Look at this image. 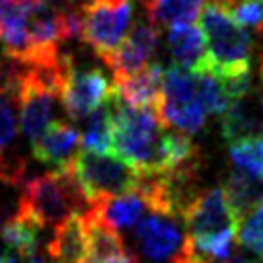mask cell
<instances>
[{"instance_id": "cell-1", "label": "cell", "mask_w": 263, "mask_h": 263, "mask_svg": "<svg viewBox=\"0 0 263 263\" xmlns=\"http://www.w3.org/2000/svg\"><path fill=\"white\" fill-rule=\"evenodd\" d=\"M111 152L119 160L127 162L140 175L162 173V140L164 123L158 113L144 107H132L123 103L111 86Z\"/></svg>"}, {"instance_id": "cell-2", "label": "cell", "mask_w": 263, "mask_h": 263, "mask_svg": "<svg viewBox=\"0 0 263 263\" xmlns=\"http://www.w3.org/2000/svg\"><path fill=\"white\" fill-rule=\"evenodd\" d=\"M187 236L185 245L205 261H224L230 257L238 230V218L232 212L224 187L201 191L183 214Z\"/></svg>"}, {"instance_id": "cell-3", "label": "cell", "mask_w": 263, "mask_h": 263, "mask_svg": "<svg viewBox=\"0 0 263 263\" xmlns=\"http://www.w3.org/2000/svg\"><path fill=\"white\" fill-rule=\"evenodd\" d=\"M199 18L208 51V70L220 78L249 74L251 37L247 29L234 21L230 6L208 0Z\"/></svg>"}, {"instance_id": "cell-4", "label": "cell", "mask_w": 263, "mask_h": 263, "mask_svg": "<svg viewBox=\"0 0 263 263\" xmlns=\"http://www.w3.org/2000/svg\"><path fill=\"white\" fill-rule=\"evenodd\" d=\"M18 189V214L31 218L41 228L60 224L74 214L78 205L86 203L66 168H55L25 179Z\"/></svg>"}, {"instance_id": "cell-5", "label": "cell", "mask_w": 263, "mask_h": 263, "mask_svg": "<svg viewBox=\"0 0 263 263\" xmlns=\"http://www.w3.org/2000/svg\"><path fill=\"white\" fill-rule=\"evenodd\" d=\"M64 168L72 175L88 205L105 197L136 191L142 183V175L136 168L107 152L80 150Z\"/></svg>"}, {"instance_id": "cell-6", "label": "cell", "mask_w": 263, "mask_h": 263, "mask_svg": "<svg viewBox=\"0 0 263 263\" xmlns=\"http://www.w3.org/2000/svg\"><path fill=\"white\" fill-rule=\"evenodd\" d=\"M136 0H88L80 6V39L103 60L127 35Z\"/></svg>"}, {"instance_id": "cell-7", "label": "cell", "mask_w": 263, "mask_h": 263, "mask_svg": "<svg viewBox=\"0 0 263 263\" xmlns=\"http://www.w3.org/2000/svg\"><path fill=\"white\" fill-rule=\"evenodd\" d=\"M136 245L148 263L175 261L185 249V236L175 218L150 212L136 224Z\"/></svg>"}, {"instance_id": "cell-8", "label": "cell", "mask_w": 263, "mask_h": 263, "mask_svg": "<svg viewBox=\"0 0 263 263\" xmlns=\"http://www.w3.org/2000/svg\"><path fill=\"white\" fill-rule=\"evenodd\" d=\"M111 95V84L107 76L97 70H78L74 66L68 68L64 86L60 92V101L70 119L78 121L88 117L97 107H101Z\"/></svg>"}, {"instance_id": "cell-9", "label": "cell", "mask_w": 263, "mask_h": 263, "mask_svg": "<svg viewBox=\"0 0 263 263\" xmlns=\"http://www.w3.org/2000/svg\"><path fill=\"white\" fill-rule=\"evenodd\" d=\"M158 49V29L150 21H138L132 31L123 37V41L103 58V62L109 66L115 78L134 74L148 64L154 58Z\"/></svg>"}, {"instance_id": "cell-10", "label": "cell", "mask_w": 263, "mask_h": 263, "mask_svg": "<svg viewBox=\"0 0 263 263\" xmlns=\"http://www.w3.org/2000/svg\"><path fill=\"white\" fill-rule=\"evenodd\" d=\"M162 78H164L162 66L152 62L134 74L115 78L113 90L123 103L132 107H144L158 113V107L162 103Z\"/></svg>"}, {"instance_id": "cell-11", "label": "cell", "mask_w": 263, "mask_h": 263, "mask_svg": "<svg viewBox=\"0 0 263 263\" xmlns=\"http://www.w3.org/2000/svg\"><path fill=\"white\" fill-rule=\"evenodd\" d=\"M80 146V132L68 121H51L49 127L31 142L33 156L39 162L64 168L76 156Z\"/></svg>"}, {"instance_id": "cell-12", "label": "cell", "mask_w": 263, "mask_h": 263, "mask_svg": "<svg viewBox=\"0 0 263 263\" xmlns=\"http://www.w3.org/2000/svg\"><path fill=\"white\" fill-rule=\"evenodd\" d=\"M88 251L86 218L84 214H70L66 220L55 224L53 236L47 242V255L55 263H78Z\"/></svg>"}, {"instance_id": "cell-13", "label": "cell", "mask_w": 263, "mask_h": 263, "mask_svg": "<svg viewBox=\"0 0 263 263\" xmlns=\"http://www.w3.org/2000/svg\"><path fill=\"white\" fill-rule=\"evenodd\" d=\"M166 47L177 68H183L189 72L208 70L205 39H203L201 29H197L195 25H179V27L168 29Z\"/></svg>"}, {"instance_id": "cell-14", "label": "cell", "mask_w": 263, "mask_h": 263, "mask_svg": "<svg viewBox=\"0 0 263 263\" xmlns=\"http://www.w3.org/2000/svg\"><path fill=\"white\" fill-rule=\"evenodd\" d=\"M146 210H148V205H146L140 189L123 193V195L105 197V199H99L88 205V212L103 224L111 226L113 230H123V228L136 226L142 220Z\"/></svg>"}, {"instance_id": "cell-15", "label": "cell", "mask_w": 263, "mask_h": 263, "mask_svg": "<svg viewBox=\"0 0 263 263\" xmlns=\"http://www.w3.org/2000/svg\"><path fill=\"white\" fill-rule=\"evenodd\" d=\"M18 66L0 74V162L12 146L18 129Z\"/></svg>"}, {"instance_id": "cell-16", "label": "cell", "mask_w": 263, "mask_h": 263, "mask_svg": "<svg viewBox=\"0 0 263 263\" xmlns=\"http://www.w3.org/2000/svg\"><path fill=\"white\" fill-rule=\"evenodd\" d=\"M39 234L41 226L18 212L0 226V240L6 247L14 249L23 259H27V263H45L37 251Z\"/></svg>"}, {"instance_id": "cell-17", "label": "cell", "mask_w": 263, "mask_h": 263, "mask_svg": "<svg viewBox=\"0 0 263 263\" xmlns=\"http://www.w3.org/2000/svg\"><path fill=\"white\" fill-rule=\"evenodd\" d=\"M263 134V113L259 115L247 97L230 105L222 119V136L228 144H236Z\"/></svg>"}, {"instance_id": "cell-18", "label": "cell", "mask_w": 263, "mask_h": 263, "mask_svg": "<svg viewBox=\"0 0 263 263\" xmlns=\"http://www.w3.org/2000/svg\"><path fill=\"white\" fill-rule=\"evenodd\" d=\"M205 0H144L148 21L158 27H179V25H191L203 8Z\"/></svg>"}, {"instance_id": "cell-19", "label": "cell", "mask_w": 263, "mask_h": 263, "mask_svg": "<svg viewBox=\"0 0 263 263\" xmlns=\"http://www.w3.org/2000/svg\"><path fill=\"white\" fill-rule=\"evenodd\" d=\"M224 193L228 197L232 212L240 222L247 214H251L263 201V177H253V175L232 171L224 185Z\"/></svg>"}, {"instance_id": "cell-20", "label": "cell", "mask_w": 263, "mask_h": 263, "mask_svg": "<svg viewBox=\"0 0 263 263\" xmlns=\"http://www.w3.org/2000/svg\"><path fill=\"white\" fill-rule=\"evenodd\" d=\"M111 121L113 109L111 99H107L101 107H97L86 121L84 132L80 134V148L86 152H107L111 150Z\"/></svg>"}, {"instance_id": "cell-21", "label": "cell", "mask_w": 263, "mask_h": 263, "mask_svg": "<svg viewBox=\"0 0 263 263\" xmlns=\"http://www.w3.org/2000/svg\"><path fill=\"white\" fill-rule=\"evenodd\" d=\"M230 162L238 173L263 177V134L230 144Z\"/></svg>"}, {"instance_id": "cell-22", "label": "cell", "mask_w": 263, "mask_h": 263, "mask_svg": "<svg viewBox=\"0 0 263 263\" xmlns=\"http://www.w3.org/2000/svg\"><path fill=\"white\" fill-rule=\"evenodd\" d=\"M236 240L263 259V201L238 222Z\"/></svg>"}, {"instance_id": "cell-23", "label": "cell", "mask_w": 263, "mask_h": 263, "mask_svg": "<svg viewBox=\"0 0 263 263\" xmlns=\"http://www.w3.org/2000/svg\"><path fill=\"white\" fill-rule=\"evenodd\" d=\"M230 12L240 27L253 29L263 37V0H236Z\"/></svg>"}, {"instance_id": "cell-24", "label": "cell", "mask_w": 263, "mask_h": 263, "mask_svg": "<svg viewBox=\"0 0 263 263\" xmlns=\"http://www.w3.org/2000/svg\"><path fill=\"white\" fill-rule=\"evenodd\" d=\"M173 263H210V261H205L203 257H199V255H195L193 251H189V247L185 245V249H183V253L173 261Z\"/></svg>"}, {"instance_id": "cell-25", "label": "cell", "mask_w": 263, "mask_h": 263, "mask_svg": "<svg viewBox=\"0 0 263 263\" xmlns=\"http://www.w3.org/2000/svg\"><path fill=\"white\" fill-rule=\"evenodd\" d=\"M224 263H253V261H249L247 257H240V255H230L228 259H224Z\"/></svg>"}, {"instance_id": "cell-26", "label": "cell", "mask_w": 263, "mask_h": 263, "mask_svg": "<svg viewBox=\"0 0 263 263\" xmlns=\"http://www.w3.org/2000/svg\"><path fill=\"white\" fill-rule=\"evenodd\" d=\"M0 263H18L14 257H10V255H4L2 259H0Z\"/></svg>"}, {"instance_id": "cell-27", "label": "cell", "mask_w": 263, "mask_h": 263, "mask_svg": "<svg viewBox=\"0 0 263 263\" xmlns=\"http://www.w3.org/2000/svg\"><path fill=\"white\" fill-rule=\"evenodd\" d=\"M2 245H4V242H2V240H0V259H2V257H4V249H2Z\"/></svg>"}, {"instance_id": "cell-28", "label": "cell", "mask_w": 263, "mask_h": 263, "mask_svg": "<svg viewBox=\"0 0 263 263\" xmlns=\"http://www.w3.org/2000/svg\"><path fill=\"white\" fill-rule=\"evenodd\" d=\"M261 74H263V62H261Z\"/></svg>"}]
</instances>
